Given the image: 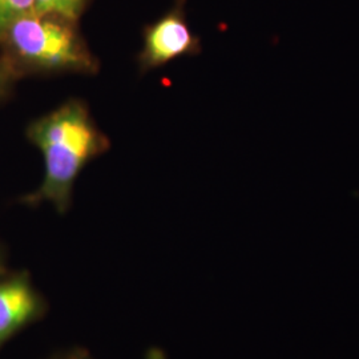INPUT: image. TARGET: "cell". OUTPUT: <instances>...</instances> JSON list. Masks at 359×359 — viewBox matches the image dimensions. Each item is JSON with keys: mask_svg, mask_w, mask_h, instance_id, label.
<instances>
[{"mask_svg": "<svg viewBox=\"0 0 359 359\" xmlns=\"http://www.w3.org/2000/svg\"><path fill=\"white\" fill-rule=\"evenodd\" d=\"M57 359H92L90 355L86 353V351H83V350H75V351H71V353H68V354H65V355H62V357H59Z\"/></svg>", "mask_w": 359, "mask_h": 359, "instance_id": "cell-8", "label": "cell"}, {"mask_svg": "<svg viewBox=\"0 0 359 359\" xmlns=\"http://www.w3.org/2000/svg\"><path fill=\"white\" fill-rule=\"evenodd\" d=\"M184 6L185 0H177L170 11L145 28L144 46L139 56L142 71L201 52V41L187 22Z\"/></svg>", "mask_w": 359, "mask_h": 359, "instance_id": "cell-3", "label": "cell"}, {"mask_svg": "<svg viewBox=\"0 0 359 359\" xmlns=\"http://www.w3.org/2000/svg\"><path fill=\"white\" fill-rule=\"evenodd\" d=\"M27 136L43 154L44 177L38 191L25 201L28 204L48 201L57 212L65 213L71 205L77 176L90 160L108 149L109 142L80 102H68L34 121Z\"/></svg>", "mask_w": 359, "mask_h": 359, "instance_id": "cell-1", "label": "cell"}, {"mask_svg": "<svg viewBox=\"0 0 359 359\" xmlns=\"http://www.w3.org/2000/svg\"><path fill=\"white\" fill-rule=\"evenodd\" d=\"M39 310L38 295L25 277L0 283V344L35 318Z\"/></svg>", "mask_w": 359, "mask_h": 359, "instance_id": "cell-4", "label": "cell"}, {"mask_svg": "<svg viewBox=\"0 0 359 359\" xmlns=\"http://www.w3.org/2000/svg\"><path fill=\"white\" fill-rule=\"evenodd\" d=\"M16 68L10 59H0V99L6 95L16 75Z\"/></svg>", "mask_w": 359, "mask_h": 359, "instance_id": "cell-7", "label": "cell"}, {"mask_svg": "<svg viewBox=\"0 0 359 359\" xmlns=\"http://www.w3.org/2000/svg\"><path fill=\"white\" fill-rule=\"evenodd\" d=\"M75 25L56 15L19 18L3 39L13 55L10 62L43 72H95L97 63Z\"/></svg>", "mask_w": 359, "mask_h": 359, "instance_id": "cell-2", "label": "cell"}, {"mask_svg": "<svg viewBox=\"0 0 359 359\" xmlns=\"http://www.w3.org/2000/svg\"><path fill=\"white\" fill-rule=\"evenodd\" d=\"M86 4L87 0H34V13L56 15L76 23Z\"/></svg>", "mask_w": 359, "mask_h": 359, "instance_id": "cell-5", "label": "cell"}, {"mask_svg": "<svg viewBox=\"0 0 359 359\" xmlns=\"http://www.w3.org/2000/svg\"><path fill=\"white\" fill-rule=\"evenodd\" d=\"M34 13V0H0V41L15 20Z\"/></svg>", "mask_w": 359, "mask_h": 359, "instance_id": "cell-6", "label": "cell"}, {"mask_svg": "<svg viewBox=\"0 0 359 359\" xmlns=\"http://www.w3.org/2000/svg\"><path fill=\"white\" fill-rule=\"evenodd\" d=\"M145 359H167V357L164 355V353L158 348H151L147 354V358Z\"/></svg>", "mask_w": 359, "mask_h": 359, "instance_id": "cell-9", "label": "cell"}]
</instances>
